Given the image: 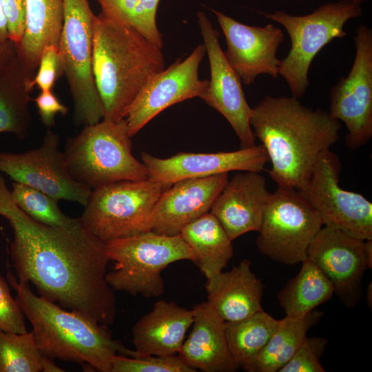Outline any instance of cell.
Wrapping results in <instances>:
<instances>
[{
	"instance_id": "1",
	"label": "cell",
	"mask_w": 372,
	"mask_h": 372,
	"mask_svg": "<svg viewBox=\"0 0 372 372\" xmlns=\"http://www.w3.org/2000/svg\"><path fill=\"white\" fill-rule=\"evenodd\" d=\"M0 216L13 230L10 254L17 278L40 296L109 325L116 314L114 291L106 280L111 261L105 243L83 225L76 229L40 223L14 203L0 173Z\"/></svg>"
},
{
	"instance_id": "2",
	"label": "cell",
	"mask_w": 372,
	"mask_h": 372,
	"mask_svg": "<svg viewBox=\"0 0 372 372\" xmlns=\"http://www.w3.org/2000/svg\"><path fill=\"white\" fill-rule=\"evenodd\" d=\"M250 125L271 164L278 187L303 190L320 154L340 136V121L291 96L266 95L252 108Z\"/></svg>"
},
{
	"instance_id": "3",
	"label": "cell",
	"mask_w": 372,
	"mask_h": 372,
	"mask_svg": "<svg viewBox=\"0 0 372 372\" xmlns=\"http://www.w3.org/2000/svg\"><path fill=\"white\" fill-rule=\"evenodd\" d=\"M92 73L103 119L125 118L147 82L165 68L161 48L132 28L106 17L93 20Z\"/></svg>"
},
{
	"instance_id": "4",
	"label": "cell",
	"mask_w": 372,
	"mask_h": 372,
	"mask_svg": "<svg viewBox=\"0 0 372 372\" xmlns=\"http://www.w3.org/2000/svg\"><path fill=\"white\" fill-rule=\"evenodd\" d=\"M7 281L16 292L15 298L32 327L43 355L111 372L112 358L121 355L124 346L112 338L107 325L35 295L28 283L19 282L10 271L7 272Z\"/></svg>"
},
{
	"instance_id": "5",
	"label": "cell",
	"mask_w": 372,
	"mask_h": 372,
	"mask_svg": "<svg viewBox=\"0 0 372 372\" xmlns=\"http://www.w3.org/2000/svg\"><path fill=\"white\" fill-rule=\"evenodd\" d=\"M131 138L125 118L85 125L68 139L63 152L72 176L92 190L148 178L144 164L132 154Z\"/></svg>"
},
{
	"instance_id": "6",
	"label": "cell",
	"mask_w": 372,
	"mask_h": 372,
	"mask_svg": "<svg viewBox=\"0 0 372 372\" xmlns=\"http://www.w3.org/2000/svg\"><path fill=\"white\" fill-rule=\"evenodd\" d=\"M113 269L106 280L114 291L145 298L164 293L162 271L180 260L194 262L192 250L180 235L168 236L152 231L105 242Z\"/></svg>"
},
{
	"instance_id": "7",
	"label": "cell",
	"mask_w": 372,
	"mask_h": 372,
	"mask_svg": "<svg viewBox=\"0 0 372 372\" xmlns=\"http://www.w3.org/2000/svg\"><path fill=\"white\" fill-rule=\"evenodd\" d=\"M282 25L291 40L287 55L280 61L279 75L289 87L291 96L302 97L310 85L309 71L318 52L332 40L347 35L344 27L362 14L361 3L351 0L329 2L305 15H291L278 10L260 12Z\"/></svg>"
},
{
	"instance_id": "8",
	"label": "cell",
	"mask_w": 372,
	"mask_h": 372,
	"mask_svg": "<svg viewBox=\"0 0 372 372\" xmlns=\"http://www.w3.org/2000/svg\"><path fill=\"white\" fill-rule=\"evenodd\" d=\"M171 185L148 178L92 189L79 218L90 233L105 243L149 231L153 209Z\"/></svg>"
},
{
	"instance_id": "9",
	"label": "cell",
	"mask_w": 372,
	"mask_h": 372,
	"mask_svg": "<svg viewBox=\"0 0 372 372\" xmlns=\"http://www.w3.org/2000/svg\"><path fill=\"white\" fill-rule=\"evenodd\" d=\"M63 1V20L58 48L74 103V119L77 125H92L103 118L92 66L95 14L89 0Z\"/></svg>"
},
{
	"instance_id": "10",
	"label": "cell",
	"mask_w": 372,
	"mask_h": 372,
	"mask_svg": "<svg viewBox=\"0 0 372 372\" xmlns=\"http://www.w3.org/2000/svg\"><path fill=\"white\" fill-rule=\"evenodd\" d=\"M322 227L318 212L300 191L278 187L270 193L265 207L256 247L262 254L279 263H302Z\"/></svg>"
},
{
	"instance_id": "11",
	"label": "cell",
	"mask_w": 372,
	"mask_h": 372,
	"mask_svg": "<svg viewBox=\"0 0 372 372\" xmlns=\"http://www.w3.org/2000/svg\"><path fill=\"white\" fill-rule=\"evenodd\" d=\"M342 164L330 149L324 150L300 191L320 216L323 226L352 237L372 240V203L364 196L339 185Z\"/></svg>"
},
{
	"instance_id": "12",
	"label": "cell",
	"mask_w": 372,
	"mask_h": 372,
	"mask_svg": "<svg viewBox=\"0 0 372 372\" xmlns=\"http://www.w3.org/2000/svg\"><path fill=\"white\" fill-rule=\"evenodd\" d=\"M355 56L347 76L330 90L331 118L347 128L346 144L355 150L372 137V30L360 25L354 35Z\"/></svg>"
},
{
	"instance_id": "13",
	"label": "cell",
	"mask_w": 372,
	"mask_h": 372,
	"mask_svg": "<svg viewBox=\"0 0 372 372\" xmlns=\"http://www.w3.org/2000/svg\"><path fill=\"white\" fill-rule=\"evenodd\" d=\"M59 145V135L48 129L36 149L23 153L0 152V172L57 202L72 201L84 207L92 189L72 176Z\"/></svg>"
},
{
	"instance_id": "14",
	"label": "cell",
	"mask_w": 372,
	"mask_h": 372,
	"mask_svg": "<svg viewBox=\"0 0 372 372\" xmlns=\"http://www.w3.org/2000/svg\"><path fill=\"white\" fill-rule=\"evenodd\" d=\"M307 259L330 280L341 302L353 308L362 296V280L372 265V240H363L323 226L311 242Z\"/></svg>"
},
{
	"instance_id": "15",
	"label": "cell",
	"mask_w": 372,
	"mask_h": 372,
	"mask_svg": "<svg viewBox=\"0 0 372 372\" xmlns=\"http://www.w3.org/2000/svg\"><path fill=\"white\" fill-rule=\"evenodd\" d=\"M205 54V45L200 44L185 59H177L147 82L125 118L131 137L167 107L202 97L209 83L207 79H200L198 73Z\"/></svg>"
},
{
	"instance_id": "16",
	"label": "cell",
	"mask_w": 372,
	"mask_h": 372,
	"mask_svg": "<svg viewBox=\"0 0 372 372\" xmlns=\"http://www.w3.org/2000/svg\"><path fill=\"white\" fill-rule=\"evenodd\" d=\"M198 23L208 55L210 79L200 98L221 114L238 137L241 148L255 144L250 125L252 107L248 104L240 79L228 63L219 41V32L203 12L197 14Z\"/></svg>"
},
{
	"instance_id": "17",
	"label": "cell",
	"mask_w": 372,
	"mask_h": 372,
	"mask_svg": "<svg viewBox=\"0 0 372 372\" xmlns=\"http://www.w3.org/2000/svg\"><path fill=\"white\" fill-rule=\"evenodd\" d=\"M212 12L226 40L225 57L241 82L250 85L261 74L276 79L281 61L278 49L285 39L282 30L272 23L249 25L220 11Z\"/></svg>"
},
{
	"instance_id": "18",
	"label": "cell",
	"mask_w": 372,
	"mask_h": 372,
	"mask_svg": "<svg viewBox=\"0 0 372 372\" xmlns=\"http://www.w3.org/2000/svg\"><path fill=\"white\" fill-rule=\"evenodd\" d=\"M141 157L149 179L169 184L232 171L260 172L269 162L262 144L233 152H179L165 158L143 152Z\"/></svg>"
},
{
	"instance_id": "19",
	"label": "cell",
	"mask_w": 372,
	"mask_h": 372,
	"mask_svg": "<svg viewBox=\"0 0 372 372\" xmlns=\"http://www.w3.org/2000/svg\"><path fill=\"white\" fill-rule=\"evenodd\" d=\"M228 180V173H223L172 183L162 193L153 209L149 231L179 235L186 225L210 211Z\"/></svg>"
},
{
	"instance_id": "20",
	"label": "cell",
	"mask_w": 372,
	"mask_h": 372,
	"mask_svg": "<svg viewBox=\"0 0 372 372\" xmlns=\"http://www.w3.org/2000/svg\"><path fill=\"white\" fill-rule=\"evenodd\" d=\"M271 192L260 172L236 174L215 199L210 213L231 240L249 231H258Z\"/></svg>"
},
{
	"instance_id": "21",
	"label": "cell",
	"mask_w": 372,
	"mask_h": 372,
	"mask_svg": "<svg viewBox=\"0 0 372 372\" xmlns=\"http://www.w3.org/2000/svg\"><path fill=\"white\" fill-rule=\"evenodd\" d=\"M192 309V329L178 353L179 358L196 371H237L240 366L227 344L225 321L208 302L196 304Z\"/></svg>"
},
{
	"instance_id": "22",
	"label": "cell",
	"mask_w": 372,
	"mask_h": 372,
	"mask_svg": "<svg viewBox=\"0 0 372 372\" xmlns=\"http://www.w3.org/2000/svg\"><path fill=\"white\" fill-rule=\"evenodd\" d=\"M194 320L193 309L165 300L157 301L132 328V342L139 354L168 356L178 353Z\"/></svg>"
},
{
	"instance_id": "23",
	"label": "cell",
	"mask_w": 372,
	"mask_h": 372,
	"mask_svg": "<svg viewBox=\"0 0 372 372\" xmlns=\"http://www.w3.org/2000/svg\"><path fill=\"white\" fill-rule=\"evenodd\" d=\"M264 286L244 259L229 271L207 279V302L225 321L242 320L262 309Z\"/></svg>"
},
{
	"instance_id": "24",
	"label": "cell",
	"mask_w": 372,
	"mask_h": 372,
	"mask_svg": "<svg viewBox=\"0 0 372 372\" xmlns=\"http://www.w3.org/2000/svg\"><path fill=\"white\" fill-rule=\"evenodd\" d=\"M25 23L16 53L27 69L35 74L43 49L58 45L63 20V0H25Z\"/></svg>"
},
{
	"instance_id": "25",
	"label": "cell",
	"mask_w": 372,
	"mask_h": 372,
	"mask_svg": "<svg viewBox=\"0 0 372 372\" xmlns=\"http://www.w3.org/2000/svg\"><path fill=\"white\" fill-rule=\"evenodd\" d=\"M34 74L23 64L17 53L0 68V133L25 138L31 124L29 109Z\"/></svg>"
},
{
	"instance_id": "26",
	"label": "cell",
	"mask_w": 372,
	"mask_h": 372,
	"mask_svg": "<svg viewBox=\"0 0 372 372\" xmlns=\"http://www.w3.org/2000/svg\"><path fill=\"white\" fill-rule=\"evenodd\" d=\"M180 235L194 253V263L207 279L221 272L233 257L232 240L210 212L186 225Z\"/></svg>"
},
{
	"instance_id": "27",
	"label": "cell",
	"mask_w": 372,
	"mask_h": 372,
	"mask_svg": "<svg viewBox=\"0 0 372 372\" xmlns=\"http://www.w3.org/2000/svg\"><path fill=\"white\" fill-rule=\"evenodd\" d=\"M323 313L314 309L300 318L287 316L278 320L269 342L249 364L248 372H279L302 343L309 329L320 319Z\"/></svg>"
},
{
	"instance_id": "28",
	"label": "cell",
	"mask_w": 372,
	"mask_h": 372,
	"mask_svg": "<svg viewBox=\"0 0 372 372\" xmlns=\"http://www.w3.org/2000/svg\"><path fill=\"white\" fill-rule=\"evenodd\" d=\"M334 293L330 280L313 262H302L299 273L281 289L277 298L287 316H307Z\"/></svg>"
},
{
	"instance_id": "29",
	"label": "cell",
	"mask_w": 372,
	"mask_h": 372,
	"mask_svg": "<svg viewBox=\"0 0 372 372\" xmlns=\"http://www.w3.org/2000/svg\"><path fill=\"white\" fill-rule=\"evenodd\" d=\"M278 323L263 309L240 320L225 322L227 344L240 366L249 364L262 351Z\"/></svg>"
},
{
	"instance_id": "30",
	"label": "cell",
	"mask_w": 372,
	"mask_h": 372,
	"mask_svg": "<svg viewBox=\"0 0 372 372\" xmlns=\"http://www.w3.org/2000/svg\"><path fill=\"white\" fill-rule=\"evenodd\" d=\"M161 0H96L101 12L110 19L138 32L150 42L163 48L156 14Z\"/></svg>"
},
{
	"instance_id": "31",
	"label": "cell",
	"mask_w": 372,
	"mask_h": 372,
	"mask_svg": "<svg viewBox=\"0 0 372 372\" xmlns=\"http://www.w3.org/2000/svg\"><path fill=\"white\" fill-rule=\"evenodd\" d=\"M51 360L40 352L32 331L14 333L0 330V372H46Z\"/></svg>"
},
{
	"instance_id": "32",
	"label": "cell",
	"mask_w": 372,
	"mask_h": 372,
	"mask_svg": "<svg viewBox=\"0 0 372 372\" xmlns=\"http://www.w3.org/2000/svg\"><path fill=\"white\" fill-rule=\"evenodd\" d=\"M11 195L15 204L34 220L54 227L76 229L83 225L80 218L63 214L58 202L45 193L14 182Z\"/></svg>"
},
{
	"instance_id": "33",
	"label": "cell",
	"mask_w": 372,
	"mask_h": 372,
	"mask_svg": "<svg viewBox=\"0 0 372 372\" xmlns=\"http://www.w3.org/2000/svg\"><path fill=\"white\" fill-rule=\"evenodd\" d=\"M178 355L158 356L137 353L123 347L111 361V372H196Z\"/></svg>"
},
{
	"instance_id": "34",
	"label": "cell",
	"mask_w": 372,
	"mask_h": 372,
	"mask_svg": "<svg viewBox=\"0 0 372 372\" xmlns=\"http://www.w3.org/2000/svg\"><path fill=\"white\" fill-rule=\"evenodd\" d=\"M327 343V339L324 337L307 336L279 372H324L320 358Z\"/></svg>"
},
{
	"instance_id": "35",
	"label": "cell",
	"mask_w": 372,
	"mask_h": 372,
	"mask_svg": "<svg viewBox=\"0 0 372 372\" xmlns=\"http://www.w3.org/2000/svg\"><path fill=\"white\" fill-rule=\"evenodd\" d=\"M62 74L63 69L58 45H46L42 50L30 87L33 90L37 86L41 91L52 90L56 81Z\"/></svg>"
},
{
	"instance_id": "36",
	"label": "cell",
	"mask_w": 372,
	"mask_h": 372,
	"mask_svg": "<svg viewBox=\"0 0 372 372\" xmlns=\"http://www.w3.org/2000/svg\"><path fill=\"white\" fill-rule=\"evenodd\" d=\"M0 330L23 333L27 332L25 316L10 293L9 283L0 273Z\"/></svg>"
},
{
	"instance_id": "37",
	"label": "cell",
	"mask_w": 372,
	"mask_h": 372,
	"mask_svg": "<svg viewBox=\"0 0 372 372\" xmlns=\"http://www.w3.org/2000/svg\"><path fill=\"white\" fill-rule=\"evenodd\" d=\"M2 3L10 40L17 45L21 41L25 30V0H2Z\"/></svg>"
},
{
	"instance_id": "38",
	"label": "cell",
	"mask_w": 372,
	"mask_h": 372,
	"mask_svg": "<svg viewBox=\"0 0 372 372\" xmlns=\"http://www.w3.org/2000/svg\"><path fill=\"white\" fill-rule=\"evenodd\" d=\"M33 101L42 123L48 128L54 125L56 115L64 116L68 111V108L59 100L52 90L41 91Z\"/></svg>"
},
{
	"instance_id": "39",
	"label": "cell",
	"mask_w": 372,
	"mask_h": 372,
	"mask_svg": "<svg viewBox=\"0 0 372 372\" xmlns=\"http://www.w3.org/2000/svg\"><path fill=\"white\" fill-rule=\"evenodd\" d=\"M16 54L15 45L12 41L0 43V68Z\"/></svg>"
},
{
	"instance_id": "40",
	"label": "cell",
	"mask_w": 372,
	"mask_h": 372,
	"mask_svg": "<svg viewBox=\"0 0 372 372\" xmlns=\"http://www.w3.org/2000/svg\"><path fill=\"white\" fill-rule=\"evenodd\" d=\"M10 41L8 30L7 19L6 17L2 0H0V43Z\"/></svg>"
},
{
	"instance_id": "41",
	"label": "cell",
	"mask_w": 372,
	"mask_h": 372,
	"mask_svg": "<svg viewBox=\"0 0 372 372\" xmlns=\"http://www.w3.org/2000/svg\"><path fill=\"white\" fill-rule=\"evenodd\" d=\"M351 1H355V2L362 3V2H364V1H368V0H351Z\"/></svg>"
}]
</instances>
